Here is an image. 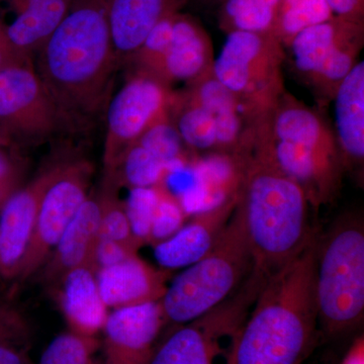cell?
Returning <instances> with one entry per match:
<instances>
[{"label": "cell", "mask_w": 364, "mask_h": 364, "mask_svg": "<svg viewBox=\"0 0 364 364\" xmlns=\"http://www.w3.org/2000/svg\"><path fill=\"white\" fill-rule=\"evenodd\" d=\"M163 186L130 188L124 202L132 231L142 245L150 242L151 228Z\"/></svg>", "instance_id": "83f0119b"}, {"label": "cell", "mask_w": 364, "mask_h": 364, "mask_svg": "<svg viewBox=\"0 0 364 364\" xmlns=\"http://www.w3.org/2000/svg\"><path fill=\"white\" fill-rule=\"evenodd\" d=\"M202 4H205V6H220V4H222L224 0H200Z\"/></svg>", "instance_id": "8d00e7d4"}, {"label": "cell", "mask_w": 364, "mask_h": 364, "mask_svg": "<svg viewBox=\"0 0 364 364\" xmlns=\"http://www.w3.org/2000/svg\"><path fill=\"white\" fill-rule=\"evenodd\" d=\"M119 184L114 176L105 174L97 196L100 208V238L119 242L136 249L142 246L132 231L124 202L117 195Z\"/></svg>", "instance_id": "4316f807"}, {"label": "cell", "mask_w": 364, "mask_h": 364, "mask_svg": "<svg viewBox=\"0 0 364 364\" xmlns=\"http://www.w3.org/2000/svg\"><path fill=\"white\" fill-rule=\"evenodd\" d=\"M0 364H28V356L21 344L0 345Z\"/></svg>", "instance_id": "d590c367"}, {"label": "cell", "mask_w": 364, "mask_h": 364, "mask_svg": "<svg viewBox=\"0 0 364 364\" xmlns=\"http://www.w3.org/2000/svg\"><path fill=\"white\" fill-rule=\"evenodd\" d=\"M363 45L364 21L334 16L301 31L287 49L296 75L324 107L358 64Z\"/></svg>", "instance_id": "30bf717a"}, {"label": "cell", "mask_w": 364, "mask_h": 364, "mask_svg": "<svg viewBox=\"0 0 364 364\" xmlns=\"http://www.w3.org/2000/svg\"><path fill=\"white\" fill-rule=\"evenodd\" d=\"M235 296L176 330L148 364H234L237 338L264 282L250 273Z\"/></svg>", "instance_id": "9c48e42d"}, {"label": "cell", "mask_w": 364, "mask_h": 364, "mask_svg": "<svg viewBox=\"0 0 364 364\" xmlns=\"http://www.w3.org/2000/svg\"><path fill=\"white\" fill-rule=\"evenodd\" d=\"M317 237L293 262L265 280L242 325L234 364H304L317 339Z\"/></svg>", "instance_id": "7a4b0ae2"}, {"label": "cell", "mask_w": 364, "mask_h": 364, "mask_svg": "<svg viewBox=\"0 0 364 364\" xmlns=\"http://www.w3.org/2000/svg\"><path fill=\"white\" fill-rule=\"evenodd\" d=\"M193 156L170 119L157 124L124 152L114 177L119 186L152 188L167 184ZM109 174V173H105Z\"/></svg>", "instance_id": "9a60e30c"}, {"label": "cell", "mask_w": 364, "mask_h": 364, "mask_svg": "<svg viewBox=\"0 0 364 364\" xmlns=\"http://www.w3.org/2000/svg\"><path fill=\"white\" fill-rule=\"evenodd\" d=\"M237 208L252 256L251 272L264 282L293 262L315 239L305 193L259 141L246 160Z\"/></svg>", "instance_id": "3957f363"}, {"label": "cell", "mask_w": 364, "mask_h": 364, "mask_svg": "<svg viewBox=\"0 0 364 364\" xmlns=\"http://www.w3.org/2000/svg\"><path fill=\"white\" fill-rule=\"evenodd\" d=\"M26 338V326L16 311L0 309V345L23 344Z\"/></svg>", "instance_id": "d6a6232c"}, {"label": "cell", "mask_w": 364, "mask_h": 364, "mask_svg": "<svg viewBox=\"0 0 364 364\" xmlns=\"http://www.w3.org/2000/svg\"><path fill=\"white\" fill-rule=\"evenodd\" d=\"M136 254L138 250L131 246L124 245L119 242L100 238L95 253V272H97V270L102 268L119 264Z\"/></svg>", "instance_id": "1f68e13d"}, {"label": "cell", "mask_w": 364, "mask_h": 364, "mask_svg": "<svg viewBox=\"0 0 364 364\" xmlns=\"http://www.w3.org/2000/svg\"><path fill=\"white\" fill-rule=\"evenodd\" d=\"M166 324L159 301L114 310L104 326L105 364H148Z\"/></svg>", "instance_id": "e0dca14e"}, {"label": "cell", "mask_w": 364, "mask_h": 364, "mask_svg": "<svg viewBox=\"0 0 364 364\" xmlns=\"http://www.w3.org/2000/svg\"><path fill=\"white\" fill-rule=\"evenodd\" d=\"M332 16L327 0H280L272 33L287 49L301 31Z\"/></svg>", "instance_id": "484cf974"}, {"label": "cell", "mask_w": 364, "mask_h": 364, "mask_svg": "<svg viewBox=\"0 0 364 364\" xmlns=\"http://www.w3.org/2000/svg\"><path fill=\"white\" fill-rule=\"evenodd\" d=\"M188 0H109V23L119 63H127L153 28Z\"/></svg>", "instance_id": "44dd1931"}, {"label": "cell", "mask_w": 364, "mask_h": 364, "mask_svg": "<svg viewBox=\"0 0 364 364\" xmlns=\"http://www.w3.org/2000/svg\"><path fill=\"white\" fill-rule=\"evenodd\" d=\"M59 286L60 304L69 332L95 339L109 314L100 294L97 272L90 267L75 268L67 273Z\"/></svg>", "instance_id": "603a6c76"}, {"label": "cell", "mask_w": 364, "mask_h": 364, "mask_svg": "<svg viewBox=\"0 0 364 364\" xmlns=\"http://www.w3.org/2000/svg\"><path fill=\"white\" fill-rule=\"evenodd\" d=\"M100 208L97 196H88L48 257L44 279L59 284L67 273L80 267L95 268L100 240Z\"/></svg>", "instance_id": "ffe728a7"}, {"label": "cell", "mask_w": 364, "mask_h": 364, "mask_svg": "<svg viewBox=\"0 0 364 364\" xmlns=\"http://www.w3.org/2000/svg\"><path fill=\"white\" fill-rule=\"evenodd\" d=\"M237 203L238 195L214 208L196 213L176 234L154 245L158 264L163 269H177L188 267L200 259L221 236Z\"/></svg>", "instance_id": "ac0fdd59"}, {"label": "cell", "mask_w": 364, "mask_h": 364, "mask_svg": "<svg viewBox=\"0 0 364 364\" xmlns=\"http://www.w3.org/2000/svg\"><path fill=\"white\" fill-rule=\"evenodd\" d=\"M62 130L56 105L33 66L0 71V132L13 143H37Z\"/></svg>", "instance_id": "5bb4252c"}, {"label": "cell", "mask_w": 364, "mask_h": 364, "mask_svg": "<svg viewBox=\"0 0 364 364\" xmlns=\"http://www.w3.org/2000/svg\"><path fill=\"white\" fill-rule=\"evenodd\" d=\"M333 16L345 20L364 21V0H327Z\"/></svg>", "instance_id": "e575fe53"}, {"label": "cell", "mask_w": 364, "mask_h": 364, "mask_svg": "<svg viewBox=\"0 0 364 364\" xmlns=\"http://www.w3.org/2000/svg\"><path fill=\"white\" fill-rule=\"evenodd\" d=\"M315 296L318 323L328 336L350 332L364 315V225L358 214L339 217L317 238Z\"/></svg>", "instance_id": "5b68a950"}, {"label": "cell", "mask_w": 364, "mask_h": 364, "mask_svg": "<svg viewBox=\"0 0 364 364\" xmlns=\"http://www.w3.org/2000/svg\"><path fill=\"white\" fill-rule=\"evenodd\" d=\"M92 173V165L86 160L65 163L61 173L46 191L16 280L28 279L47 261L74 215L90 196Z\"/></svg>", "instance_id": "4fadbf2b"}, {"label": "cell", "mask_w": 364, "mask_h": 364, "mask_svg": "<svg viewBox=\"0 0 364 364\" xmlns=\"http://www.w3.org/2000/svg\"><path fill=\"white\" fill-rule=\"evenodd\" d=\"M109 0H75L33 57L64 130H85L107 109L117 60Z\"/></svg>", "instance_id": "6da1fadb"}, {"label": "cell", "mask_w": 364, "mask_h": 364, "mask_svg": "<svg viewBox=\"0 0 364 364\" xmlns=\"http://www.w3.org/2000/svg\"><path fill=\"white\" fill-rule=\"evenodd\" d=\"M286 56V48L273 33L235 31L227 33L212 74L254 121L261 122L287 91L282 75Z\"/></svg>", "instance_id": "ba28073f"}, {"label": "cell", "mask_w": 364, "mask_h": 364, "mask_svg": "<svg viewBox=\"0 0 364 364\" xmlns=\"http://www.w3.org/2000/svg\"><path fill=\"white\" fill-rule=\"evenodd\" d=\"M18 66H33V59L13 44L6 25L0 20V71Z\"/></svg>", "instance_id": "836d02e7"}, {"label": "cell", "mask_w": 364, "mask_h": 364, "mask_svg": "<svg viewBox=\"0 0 364 364\" xmlns=\"http://www.w3.org/2000/svg\"><path fill=\"white\" fill-rule=\"evenodd\" d=\"M169 270L132 256L119 264L97 270L100 294L107 309L119 310L159 301L168 286Z\"/></svg>", "instance_id": "d6986e66"}, {"label": "cell", "mask_w": 364, "mask_h": 364, "mask_svg": "<svg viewBox=\"0 0 364 364\" xmlns=\"http://www.w3.org/2000/svg\"><path fill=\"white\" fill-rule=\"evenodd\" d=\"M335 136L346 170L364 162V62L358 61L335 93Z\"/></svg>", "instance_id": "7402d4cb"}, {"label": "cell", "mask_w": 364, "mask_h": 364, "mask_svg": "<svg viewBox=\"0 0 364 364\" xmlns=\"http://www.w3.org/2000/svg\"><path fill=\"white\" fill-rule=\"evenodd\" d=\"M16 16L6 26L9 39L33 59L75 0H13Z\"/></svg>", "instance_id": "cb8c5ba5"}, {"label": "cell", "mask_w": 364, "mask_h": 364, "mask_svg": "<svg viewBox=\"0 0 364 364\" xmlns=\"http://www.w3.org/2000/svg\"><path fill=\"white\" fill-rule=\"evenodd\" d=\"M277 166L301 186L313 208L334 202L345 168L334 129L291 93L282 95L258 130Z\"/></svg>", "instance_id": "277c9868"}, {"label": "cell", "mask_w": 364, "mask_h": 364, "mask_svg": "<svg viewBox=\"0 0 364 364\" xmlns=\"http://www.w3.org/2000/svg\"><path fill=\"white\" fill-rule=\"evenodd\" d=\"M170 121L193 153H246L257 122L212 72L176 91Z\"/></svg>", "instance_id": "52a82bcc"}, {"label": "cell", "mask_w": 364, "mask_h": 364, "mask_svg": "<svg viewBox=\"0 0 364 364\" xmlns=\"http://www.w3.org/2000/svg\"><path fill=\"white\" fill-rule=\"evenodd\" d=\"M214 47L205 28L193 16L176 13L148 33L127 63L172 87L195 82L212 72Z\"/></svg>", "instance_id": "8fae6325"}, {"label": "cell", "mask_w": 364, "mask_h": 364, "mask_svg": "<svg viewBox=\"0 0 364 364\" xmlns=\"http://www.w3.org/2000/svg\"><path fill=\"white\" fill-rule=\"evenodd\" d=\"M11 145L0 142V188L16 193L23 186L26 162Z\"/></svg>", "instance_id": "4dcf8cb0"}, {"label": "cell", "mask_w": 364, "mask_h": 364, "mask_svg": "<svg viewBox=\"0 0 364 364\" xmlns=\"http://www.w3.org/2000/svg\"><path fill=\"white\" fill-rule=\"evenodd\" d=\"M133 72L107 102L105 173L116 171L124 152L146 132L170 119L176 90L152 76Z\"/></svg>", "instance_id": "7c38bea8"}, {"label": "cell", "mask_w": 364, "mask_h": 364, "mask_svg": "<svg viewBox=\"0 0 364 364\" xmlns=\"http://www.w3.org/2000/svg\"><path fill=\"white\" fill-rule=\"evenodd\" d=\"M0 142L14 144L2 132H0Z\"/></svg>", "instance_id": "74e56055"}, {"label": "cell", "mask_w": 364, "mask_h": 364, "mask_svg": "<svg viewBox=\"0 0 364 364\" xmlns=\"http://www.w3.org/2000/svg\"><path fill=\"white\" fill-rule=\"evenodd\" d=\"M186 217L188 214L176 193L164 184L151 228L149 243L156 245L176 234L186 222Z\"/></svg>", "instance_id": "f546056e"}, {"label": "cell", "mask_w": 364, "mask_h": 364, "mask_svg": "<svg viewBox=\"0 0 364 364\" xmlns=\"http://www.w3.org/2000/svg\"><path fill=\"white\" fill-rule=\"evenodd\" d=\"M95 348V339L64 333L48 345L39 364H97L93 358Z\"/></svg>", "instance_id": "f1b7e54d"}, {"label": "cell", "mask_w": 364, "mask_h": 364, "mask_svg": "<svg viewBox=\"0 0 364 364\" xmlns=\"http://www.w3.org/2000/svg\"><path fill=\"white\" fill-rule=\"evenodd\" d=\"M59 162L21 186L0 208V277L16 279L46 191L65 166Z\"/></svg>", "instance_id": "2e32d148"}, {"label": "cell", "mask_w": 364, "mask_h": 364, "mask_svg": "<svg viewBox=\"0 0 364 364\" xmlns=\"http://www.w3.org/2000/svg\"><path fill=\"white\" fill-rule=\"evenodd\" d=\"M252 270V256L238 208L200 259L183 268L160 299L165 320L181 326L202 317L224 303Z\"/></svg>", "instance_id": "8992f818"}, {"label": "cell", "mask_w": 364, "mask_h": 364, "mask_svg": "<svg viewBox=\"0 0 364 364\" xmlns=\"http://www.w3.org/2000/svg\"><path fill=\"white\" fill-rule=\"evenodd\" d=\"M279 4L280 0H224L219 6L220 26L226 33H272Z\"/></svg>", "instance_id": "d4e9b609"}]
</instances>
